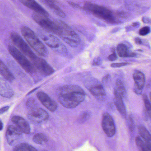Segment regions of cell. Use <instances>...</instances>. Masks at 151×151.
<instances>
[{"mask_svg": "<svg viewBox=\"0 0 151 151\" xmlns=\"http://www.w3.org/2000/svg\"><path fill=\"white\" fill-rule=\"evenodd\" d=\"M57 97L59 102L63 107L72 109L77 106L84 100L86 93L78 86L67 85L60 88Z\"/></svg>", "mask_w": 151, "mask_h": 151, "instance_id": "1", "label": "cell"}, {"mask_svg": "<svg viewBox=\"0 0 151 151\" xmlns=\"http://www.w3.org/2000/svg\"><path fill=\"white\" fill-rule=\"evenodd\" d=\"M83 9L107 23L116 24L120 22L117 15L114 13L103 6L86 1L84 3Z\"/></svg>", "mask_w": 151, "mask_h": 151, "instance_id": "2", "label": "cell"}, {"mask_svg": "<svg viewBox=\"0 0 151 151\" xmlns=\"http://www.w3.org/2000/svg\"><path fill=\"white\" fill-rule=\"evenodd\" d=\"M21 30L24 38L39 55L42 57H46L48 55L47 48L34 32L26 26L22 27Z\"/></svg>", "mask_w": 151, "mask_h": 151, "instance_id": "3", "label": "cell"}, {"mask_svg": "<svg viewBox=\"0 0 151 151\" xmlns=\"http://www.w3.org/2000/svg\"><path fill=\"white\" fill-rule=\"evenodd\" d=\"M60 27V37L66 44L73 47L79 45L80 39L78 34L68 24L60 20H56Z\"/></svg>", "mask_w": 151, "mask_h": 151, "instance_id": "4", "label": "cell"}, {"mask_svg": "<svg viewBox=\"0 0 151 151\" xmlns=\"http://www.w3.org/2000/svg\"><path fill=\"white\" fill-rule=\"evenodd\" d=\"M8 50L11 55L27 73L32 74L36 72L35 67L16 47L14 46L9 45Z\"/></svg>", "mask_w": 151, "mask_h": 151, "instance_id": "5", "label": "cell"}, {"mask_svg": "<svg viewBox=\"0 0 151 151\" xmlns=\"http://www.w3.org/2000/svg\"><path fill=\"white\" fill-rule=\"evenodd\" d=\"M33 20L42 28L56 35H59L60 27L55 20L53 21L48 18L40 15L34 13L32 15Z\"/></svg>", "mask_w": 151, "mask_h": 151, "instance_id": "6", "label": "cell"}, {"mask_svg": "<svg viewBox=\"0 0 151 151\" xmlns=\"http://www.w3.org/2000/svg\"><path fill=\"white\" fill-rule=\"evenodd\" d=\"M40 35L42 40L53 50L63 55L68 54L66 47L56 37L49 33H41Z\"/></svg>", "mask_w": 151, "mask_h": 151, "instance_id": "7", "label": "cell"}, {"mask_svg": "<svg viewBox=\"0 0 151 151\" xmlns=\"http://www.w3.org/2000/svg\"><path fill=\"white\" fill-rule=\"evenodd\" d=\"M10 38L14 44L32 61L37 57L19 34L15 32H11Z\"/></svg>", "mask_w": 151, "mask_h": 151, "instance_id": "8", "label": "cell"}, {"mask_svg": "<svg viewBox=\"0 0 151 151\" xmlns=\"http://www.w3.org/2000/svg\"><path fill=\"white\" fill-rule=\"evenodd\" d=\"M85 86L90 92L98 99H103L106 97V92L103 86L96 78L88 80Z\"/></svg>", "mask_w": 151, "mask_h": 151, "instance_id": "9", "label": "cell"}, {"mask_svg": "<svg viewBox=\"0 0 151 151\" xmlns=\"http://www.w3.org/2000/svg\"><path fill=\"white\" fill-rule=\"evenodd\" d=\"M28 118L36 123H40L49 118L48 113L41 108L36 107L30 109L28 114Z\"/></svg>", "mask_w": 151, "mask_h": 151, "instance_id": "10", "label": "cell"}, {"mask_svg": "<svg viewBox=\"0 0 151 151\" xmlns=\"http://www.w3.org/2000/svg\"><path fill=\"white\" fill-rule=\"evenodd\" d=\"M102 128L106 135L109 137L115 134L116 128L114 120L108 113H105L102 116Z\"/></svg>", "mask_w": 151, "mask_h": 151, "instance_id": "11", "label": "cell"}, {"mask_svg": "<svg viewBox=\"0 0 151 151\" xmlns=\"http://www.w3.org/2000/svg\"><path fill=\"white\" fill-rule=\"evenodd\" d=\"M32 62L37 69L43 76H47L55 72L53 68L42 58L37 57L32 61Z\"/></svg>", "mask_w": 151, "mask_h": 151, "instance_id": "12", "label": "cell"}, {"mask_svg": "<svg viewBox=\"0 0 151 151\" xmlns=\"http://www.w3.org/2000/svg\"><path fill=\"white\" fill-rule=\"evenodd\" d=\"M133 78L134 81L133 91L136 94H141L145 83V75L141 71L136 70L133 73Z\"/></svg>", "mask_w": 151, "mask_h": 151, "instance_id": "13", "label": "cell"}, {"mask_svg": "<svg viewBox=\"0 0 151 151\" xmlns=\"http://www.w3.org/2000/svg\"><path fill=\"white\" fill-rule=\"evenodd\" d=\"M22 132L17 127L9 125L6 132V138L8 143L10 145H13L16 143L22 136Z\"/></svg>", "mask_w": 151, "mask_h": 151, "instance_id": "14", "label": "cell"}, {"mask_svg": "<svg viewBox=\"0 0 151 151\" xmlns=\"http://www.w3.org/2000/svg\"><path fill=\"white\" fill-rule=\"evenodd\" d=\"M37 97L40 101L48 110L54 112L57 109V103L52 99L47 94L44 92H39L37 93Z\"/></svg>", "mask_w": 151, "mask_h": 151, "instance_id": "15", "label": "cell"}, {"mask_svg": "<svg viewBox=\"0 0 151 151\" xmlns=\"http://www.w3.org/2000/svg\"><path fill=\"white\" fill-rule=\"evenodd\" d=\"M20 2L25 6L36 12V14L48 17V13L36 1L32 0H21Z\"/></svg>", "mask_w": 151, "mask_h": 151, "instance_id": "16", "label": "cell"}, {"mask_svg": "<svg viewBox=\"0 0 151 151\" xmlns=\"http://www.w3.org/2000/svg\"><path fill=\"white\" fill-rule=\"evenodd\" d=\"M14 95V91L6 80L0 75V95L10 98Z\"/></svg>", "mask_w": 151, "mask_h": 151, "instance_id": "17", "label": "cell"}, {"mask_svg": "<svg viewBox=\"0 0 151 151\" xmlns=\"http://www.w3.org/2000/svg\"><path fill=\"white\" fill-rule=\"evenodd\" d=\"M12 122L21 131L26 134H29L30 132V127L28 122L21 116H15L13 117Z\"/></svg>", "mask_w": 151, "mask_h": 151, "instance_id": "18", "label": "cell"}, {"mask_svg": "<svg viewBox=\"0 0 151 151\" xmlns=\"http://www.w3.org/2000/svg\"><path fill=\"white\" fill-rule=\"evenodd\" d=\"M116 52L118 55L122 58L134 57L137 55L135 53L130 51L128 46L123 43L119 44L117 45L116 47Z\"/></svg>", "mask_w": 151, "mask_h": 151, "instance_id": "19", "label": "cell"}, {"mask_svg": "<svg viewBox=\"0 0 151 151\" xmlns=\"http://www.w3.org/2000/svg\"><path fill=\"white\" fill-rule=\"evenodd\" d=\"M0 74L3 78L9 82H13L15 79L14 76L6 64L0 60Z\"/></svg>", "mask_w": 151, "mask_h": 151, "instance_id": "20", "label": "cell"}, {"mask_svg": "<svg viewBox=\"0 0 151 151\" xmlns=\"http://www.w3.org/2000/svg\"><path fill=\"white\" fill-rule=\"evenodd\" d=\"M42 2L48 6L50 9H52L56 15L59 16L60 17L64 18L66 17L65 13L54 3V1L45 0V1H42Z\"/></svg>", "mask_w": 151, "mask_h": 151, "instance_id": "21", "label": "cell"}, {"mask_svg": "<svg viewBox=\"0 0 151 151\" xmlns=\"http://www.w3.org/2000/svg\"><path fill=\"white\" fill-rule=\"evenodd\" d=\"M126 89L122 82L120 79H117L114 90V95H117L123 99L126 94Z\"/></svg>", "mask_w": 151, "mask_h": 151, "instance_id": "22", "label": "cell"}, {"mask_svg": "<svg viewBox=\"0 0 151 151\" xmlns=\"http://www.w3.org/2000/svg\"><path fill=\"white\" fill-rule=\"evenodd\" d=\"M114 95V102L117 110L123 116H126V111L125 106L123 101V99L116 95Z\"/></svg>", "mask_w": 151, "mask_h": 151, "instance_id": "23", "label": "cell"}, {"mask_svg": "<svg viewBox=\"0 0 151 151\" xmlns=\"http://www.w3.org/2000/svg\"><path fill=\"white\" fill-rule=\"evenodd\" d=\"M138 132L139 135L143 139L145 143L147 145H151V135L147 129L144 126H140L138 128Z\"/></svg>", "mask_w": 151, "mask_h": 151, "instance_id": "24", "label": "cell"}, {"mask_svg": "<svg viewBox=\"0 0 151 151\" xmlns=\"http://www.w3.org/2000/svg\"><path fill=\"white\" fill-rule=\"evenodd\" d=\"M135 141L138 148L140 151H151V146L147 145L139 137H136Z\"/></svg>", "mask_w": 151, "mask_h": 151, "instance_id": "25", "label": "cell"}, {"mask_svg": "<svg viewBox=\"0 0 151 151\" xmlns=\"http://www.w3.org/2000/svg\"><path fill=\"white\" fill-rule=\"evenodd\" d=\"M13 151H37V149L31 145L27 143H22L17 145Z\"/></svg>", "mask_w": 151, "mask_h": 151, "instance_id": "26", "label": "cell"}, {"mask_svg": "<svg viewBox=\"0 0 151 151\" xmlns=\"http://www.w3.org/2000/svg\"><path fill=\"white\" fill-rule=\"evenodd\" d=\"M47 137L43 133H37L33 137V141L36 144H42L47 142Z\"/></svg>", "mask_w": 151, "mask_h": 151, "instance_id": "27", "label": "cell"}, {"mask_svg": "<svg viewBox=\"0 0 151 151\" xmlns=\"http://www.w3.org/2000/svg\"><path fill=\"white\" fill-rule=\"evenodd\" d=\"M143 99L144 101V104H145V107L146 110L147 112V115L150 117L151 112V103L148 99L147 95L146 94H144L143 95Z\"/></svg>", "mask_w": 151, "mask_h": 151, "instance_id": "28", "label": "cell"}, {"mask_svg": "<svg viewBox=\"0 0 151 151\" xmlns=\"http://www.w3.org/2000/svg\"><path fill=\"white\" fill-rule=\"evenodd\" d=\"M151 31L150 27L149 26H145L141 28L139 31V34L142 36H145L149 34Z\"/></svg>", "mask_w": 151, "mask_h": 151, "instance_id": "29", "label": "cell"}, {"mask_svg": "<svg viewBox=\"0 0 151 151\" xmlns=\"http://www.w3.org/2000/svg\"><path fill=\"white\" fill-rule=\"evenodd\" d=\"M36 105V101H35V100L33 99H29L26 103V106L28 109H29L30 110L37 107Z\"/></svg>", "mask_w": 151, "mask_h": 151, "instance_id": "30", "label": "cell"}, {"mask_svg": "<svg viewBox=\"0 0 151 151\" xmlns=\"http://www.w3.org/2000/svg\"><path fill=\"white\" fill-rule=\"evenodd\" d=\"M140 25V23L138 22H135L133 23L130 26H128L126 27V29L127 32L130 31L132 30L133 29H136L139 27Z\"/></svg>", "mask_w": 151, "mask_h": 151, "instance_id": "31", "label": "cell"}, {"mask_svg": "<svg viewBox=\"0 0 151 151\" xmlns=\"http://www.w3.org/2000/svg\"><path fill=\"white\" fill-rule=\"evenodd\" d=\"M102 60L101 58L98 57L94 58L92 63V65L93 66H99L102 64Z\"/></svg>", "mask_w": 151, "mask_h": 151, "instance_id": "32", "label": "cell"}, {"mask_svg": "<svg viewBox=\"0 0 151 151\" xmlns=\"http://www.w3.org/2000/svg\"><path fill=\"white\" fill-rule=\"evenodd\" d=\"M129 64L128 63H113L111 64L110 66L113 68H119L124 66H127Z\"/></svg>", "mask_w": 151, "mask_h": 151, "instance_id": "33", "label": "cell"}, {"mask_svg": "<svg viewBox=\"0 0 151 151\" xmlns=\"http://www.w3.org/2000/svg\"><path fill=\"white\" fill-rule=\"evenodd\" d=\"M108 59L110 61H114L116 60L117 59V56L116 54V53L114 49L113 51V53L109 55L108 57Z\"/></svg>", "mask_w": 151, "mask_h": 151, "instance_id": "34", "label": "cell"}, {"mask_svg": "<svg viewBox=\"0 0 151 151\" xmlns=\"http://www.w3.org/2000/svg\"><path fill=\"white\" fill-rule=\"evenodd\" d=\"M89 114L88 113H85L83 114L82 115L81 117L80 118V122H83L84 121H86L87 120V118L89 117Z\"/></svg>", "mask_w": 151, "mask_h": 151, "instance_id": "35", "label": "cell"}, {"mask_svg": "<svg viewBox=\"0 0 151 151\" xmlns=\"http://www.w3.org/2000/svg\"><path fill=\"white\" fill-rule=\"evenodd\" d=\"M135 43L138 45H144V42L139 37H136L134 39Z\"/></svg>", "mask_w": 151, "mask_h": 151, "instance_id": "36", "label": "cell"}, {"mask_svg": "<svg viewBox=\"0 0 151 151\" xmlns=\"http://www.w3.org/2000/svg\"><path fill=\"white\" fill-rule=\"evenodd\" d=\"M69 5H70L71 6L73 7V8H75L76 9H81V7L78 5V4H76V3H74L73 2H68Z\"/></svg>", "mask_w": 151, "mask_h": 151, "instance_id": "37", "label": "cell"}, {"mask_svg": "<svg viewBox=\"0 0 151 151\" xmlns=\"http://www.w3.org/2000/svg\"><path fill=\"white\" fill-rule=\"evenodd\" d=\"M142 22H143L145 23L146 24H150L151 23V20L148 17H142Z\"/></svg>", "mask_w": 151, "mask_h": 151, "instance_id": "38", "label": "cell"}, {"mask_svg": "<svg viewBox=\"0 0 151 151\" xmlns=\"http://www.w3.org/2000/svg\"><path fill=\"white\" fill-rule=\"evenodd\" d=\"M9 108V106H5L1 109H0V115L2 114H4V113L6 112L8 110Z\"/></svg>", "mask_w": 151, "mask_h": 151, "instance_id": "39", "label": "cell"}, {"mask_svg": "<svg viewBox=\"0 0 151 151\" xmlns=\"http://www.w3.org/2000/svg\"><path fill=\"white\" fill-rule=\"evenodd\" d=\"M110 76L109 75H107L106 76L104 77L103 78V82L104 83H106L107 82H108L109 81V79H110Z\"/></svg>", "mask_w": 151, "mask_h": 151, "instance_id": "40", "label": "cell"}, {"mask_svg": "<svg viewBox=\"0 0 151 151\" xmlns=\"http://www.w3.org/2000/svg\"><path fill=\"white\" fill-rule=\"evenodd\" d=\"M3 128V123L1 122V120H0V131L2 130Z\"/></svg>", "mask_w": 151, "mask_h": 151, "instance_id": "41", "label": "cell"}]
</instances>
